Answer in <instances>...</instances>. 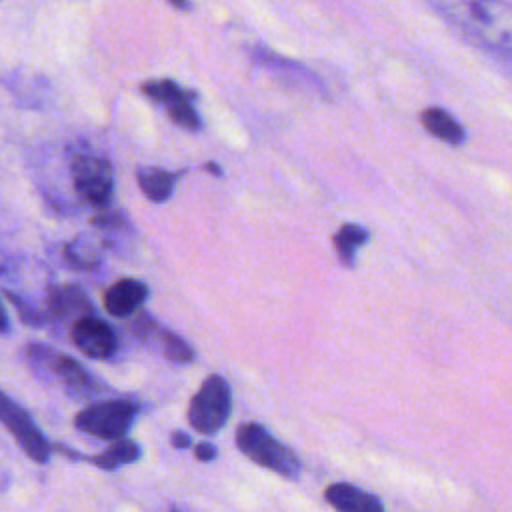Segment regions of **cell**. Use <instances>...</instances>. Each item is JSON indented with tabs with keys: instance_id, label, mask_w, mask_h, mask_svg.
<instances>
[{
	"instance_id": "obj_1",
	"label": "cell",
	"mask_w": 512,
	"mask_h": 512,
	"mask_svg": "<svg viewBox=\"0 0 512 512\" xmlns=\"http://www.w3.org/2000/svg\"><path fill=\"white\" fill-rule=\"evenodd\" d=\"M454 24L482 44L512 52V8L498 0H432Z\"/></svg>"
},
{
	"instance_id": "obj_2",
	"label": "cell",
	"mask_w": 512,
	"mask_h": 512,
	"mask_svg": "<svg viewBox=\"0 0 512 512\" xmlns=\"http://www.w3.org/2000/svg\"><path fill=\"white\" fill-rule=\"evenodd\" d=\"M26 362L40 378H52L74 400L84 402L98 396L100 384L94 376L80 362L62 352L32 342L26 348Z\"/></svg>"
},
{
	"instance_id": "obj_3",
	"label": "cell",
	"mask_w": 512,
	"mask_h": 512,
	"mask_svg": "<svg viewBox=\"0 0 512 512\" xmlns=\"http://www.w3.org/2000/svg\"><path fill=\"white\" fill-rule=\"evenodd\" d=\"M236 446L238 450L248 456L252 462L284 476V478H298L300 474V460L298 456L280 440H276L262 424L258 422H244L236 430Z\"/></svg>"
},
{
	"instance_id": "obj_4",
	"label": "cell",
	"mask_w": 512,
	"mask_h": 512,
	"mask_svg": "<svg viewBox=\"0 0 512 512\" xmlns=\"http://www.w3.org/2000/svg\"><path fill=\"white\" fill-rule=\"evenodd\" d=\"M232 392L220 374H210L188 406V422L200 434L218 432L230 418Z\"/></svg>"
},
{
	"instance_id": "obj_5",
	"label": "cell",
	"mask_w": 512,
	"mask_h": 512,
	"mask_svg": "<svg viewBox=\"0 0 512 512\" xmlns=\"http://www.w3.org/2000/svg\"><path fill=\"white\" fill-rule=\"evenodd\" d=\"M72 184L76 194L92 206L106 208L114 194L112 164L92 152H76L70 158Z\"/></svg>"
},
{
	"instance_id": "obj_6",
	"label": "cell",
	"mask_w": 512,
	"mask_h": 512,
	"mask_svg": "<svg viewBox=\"0 0 512 512\" xmlns=\"http://www.w3.org/2000/svg\"><path fill=\"white\" fill-rule=\"evenodd\" d=\"M136 406L130 400H102L86 406L74 418V426L102 440H120L130 430Z\"/></svg>"
},
{
	"instance_id": "obj_7",
	"label": "cell",
	"mask_w": 512,
	"mask_h": 512,
	"mask_svg": "<svg viewBox=\"0 0 512 512\" xmlns=\"http://www.w3.org/2000/svg\"><path fill=\"white\" fill-rule=\"evenodd\" d=\"M0 422L14 436L18 446L38 464L46 462L52 448L44 434L36 428L30 414L20 408L12 398L0 392Z\"/></svg>"
},
{
	"instance_id": "obj_8",
	"label": "cell",
	"mask_w": 512,
	"mask_h": 512,
	"mask_svg": "<svg viewBox=\"0 0 512 512\" xmlns=\"http://www.w3.org/2000/svg\"><path fill=\"white\" fill-rule=\"evenodd\" d=\"M142 92L158 102L166 114L182 128L186 130H198L200 118L194 108V96L188 94L184 88H180L172 80H150L142 86Z\"/></svg>"
},
{
	"instance_id": "obj_9",
	"label": "cell",
	"mask_w": 512,
	"mask_h": 512,
	"mask_svg": "<svg viewBox=\"0 0 512 512\" xmlns=\"http://www.w3.org/2000/svg\"><path fill=\"white\" fill-rule=\"evenodd\" d=\"M72 342L82 354L94 360H108L118 350L116 332L94 314L72 324Z\"/></svg>"
},
{
	"instance_id": "obj_10",
	"label": "cell",
	"mask_w": 512,
	"mask_h": 512,
	"mask_svg": "<svg viewBox=\"0 0 512 512\" xmlns=\"http://www.w3.org/2000/svg\"><path fill=\"white\" fill-rule=\"evenodd\" d=\"M150 290L144 282L136 278H120L104 292V308L108 314L116 318H124L140 310L146 302Z\"/></svg>"
},
{
	"instance_id": "obj_11",
	"label": "cell",
	"mask_w": 512,
	"mask_h": 512,
	"mask_svg": "<svg viewBox=\"0 0 512 512\" xmlns=\"http://www.w3.org/2000/svg\"><path fill=\"white\" fill-rule=\"evenodd\" d=\"M48 306L56 318L66 322H78L80 318L94 314V306L86 292L74 284L52 286L48 290Z\"/></svg>"
},
{
	"instance_id": "obj_12",
	"label": "cell",
	"mask_w": 512,
	"mask_h": 512,
	"mask_svg": "<svg viewBox=\"0 0 512 512\" xmlns=\"http://www.w3.org/2000/svg\"><path fill=\"white\" fill-rule=\"evenodd\" d=\"M324 498L338 512H386L378 496L346 482L330 484Z\"/></svg>"
},
{
	"instance_id": "obj_13",
	"label": "cell",
	"mask_w": 512,
	"mask_h": 512,
	"mask_svg": "<svg viewBox=\"0 0 512 512\" xmlns=\"http://www.w3.org/2000/svg\"><path fill=\"white\" fill-rule=\"evenodd\" d=\"M420 122H422V126H424L432 136H436L438 140H442V142H446V144L458 146V144H462L464 138H466V132H464V128L458 124V120H456L452 114H448L446 110H442V108H436V106L426 108V110L422 112V116H420Z\"/></svg>"
},
{
	"instance_id": "obj_14",
	"label": "cell",
	"mask_w": 512,
	"mask_h": 512,
	"mask_svg": "<svg viewBox=\"0 0 512 512\" xmlns=\"http://www.w3.org/2000/svg\"><path fill=\"white\" fill-rule=\"evenodd\" d=\"M148 340H154V344L158 346L160 354L170 360V362H176V364H188L194 360L196 352L194 348L184 340L180 338L178 334H174L172 330H166V328H160L158 324L154 326L152 334L148 336ZM146 340V342H148Z\"/></svg>"
},
{
	"instance_id": "obj_15",
	"label": "cell",
	"mask_w": 512,
	"mask_h": 512,
	"mask_svg": "<svg viewBox=\"0 0 512 512\" xmlns=\"http://www.w3.org/2000/svg\"><path fill=\"white\" fill-rule=\"evenodd\" d=\"M176 174L160 170V168H140L138 170V186L152 202H164L170 198L174 190Z\"/></svg>"
},
{
	"instance_id": "obj_16",
	"label": "cell",
	"mask_w": 512,
	"mask_h": 512,
	"mask_svg": "<svg viewBox=\"0 0 512 512\" xmlns=\"http://www.w3.org/2000/svg\"><path fill=\"white\" fill-rule=\"evenodd\" d=\"M140 458V446L132 440H114V444H110L104 452L96 454L90 458V462L102 470H116L118 466L124 464H132Z\"/></svg>"
},
{
	"instance_id": "obj_17",
	"label": "cell",
	"mask_w": 512,
	"mask_h": 512,
	"mask_svg": "<svg viewBox=\"0 0 512 512\" xmlns=\"http://www.w3.org/2000/svg\"><path fill=\"white\" fill-rule=\"evenodd\" d=\"M368 240V230L358 224H344L338 234L332 238L334 250L340 258V262L348 268L354 266V250L362 246Z\"/></svg>"
},
{
	"instance_id": "obj_18",
	"label": "cell",
	"mask_w": 512,
	"mask_h": 512,
	"mask_svg": "<svg viewBox=\"0 0 512 512\" xmlns=\"http://www.w3.org/2000/svg\"><path fill=\"white\" fill-rule=\"evenodd\" d=\"M64 256L70 262V266L78 270H88L92 266H98L100 262V254L90 240H76L68 244L64 250Z\"/></svg>"
},
{
	"instance_id": "obj_19",
	"label": "cell",
	"mask_w": 512,
	"mask_h": 512,
	"mask_svg": "<svg viewBox=\"0 0 512 512\" xmlns=\"http://www.w3.org/2000/svg\"><path fill=\"white\" fill-rule=\"evenodd\" d=\"M8 298H10V302L16 306V310H18V314H20V318L26 322V324H32V326H38V324H42L44 322V318L40 316V312L38 310H34V308H30L26 302H22V300H18L14 294H6Z\"/></svg>"
},
{
	"instance_id": "obj_20",
	"label": "cell",
	"mask_w": 512,
	"mask_h": 512,
	"mask_svg": "<svg viewBox=\"0 0 512 512\" xmlns=\"http://www.w3.org/2000/svg\"><path fill=\"white\" fill-rule=\"evenodd\" d=\"M194 454L200 462H210L216 458V446L210 444V442H200L196 448H194Z\"/></svg>"
},
{
	"instance_id": "obj_21",
	"label": "cell",
	"mask_w": 512,
	"mask_h": 512,
	"mask_svg": "<svg viewBox=\"0 0 512 512\" xmlns=\"http://www.w3.org/2000/svg\"><path fill=\"white\" fill-rule=\"evenodd\" d=\"M172 444L176 448H188L190 446V438L184 434V432H174L172 434Z\"/></svg>"
},
{
	"instance_id": "obj_22",
	"label": "cell",
	"mask_w": 512,
	"mask_h": 512,
	"mask_svg": "<svg viewBox=\"0 0 512 512\" xmlns=\"http://www.w3.org/2000/svg\"><path fill=\"white\" fill-rule=\"evenodd\" d=\"M6 332H10V320H8V314H6V310L0 302V334H6Z\"/></svg>"
},
{
	"instance_id": "obj_23",
	"label": "cell",
	"mask_w": 512,
	"mask_h": 512,
	"mask_svg": "<svg viewBox=\"0 0 512 512\" xmlns=\"http://www.w3.org/2000/svg\"><path fill=\"white\" fill-rule=\"evenodd\" d=\"M174 8H178V10H188L190 8V0H168Z\"/></svg>"
}]
</instances>
